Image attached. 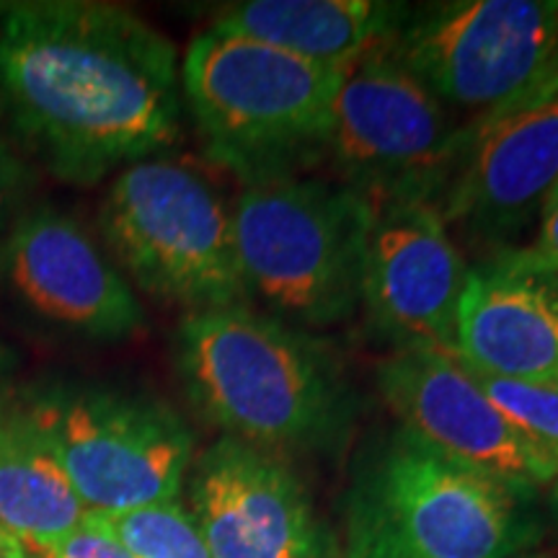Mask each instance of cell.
Returning <instances> with one entry per match:
<instances>
[{
  "mask_svg": "<svg viewBox=\"0 0 558 558\" xmlns=\"http://www.w3.org/2000/svg\"><path fill=\"white\" fill-rule=\"evenodd\" d=\"M0 99L60 179L94 184L181 135L177 50L122 5L37 0L0 16Z\"/></svg>",
  "mask_w": 558,
  "mask_h": 558,
  "instance_id": "cell-1",
  "label": "cell"
},
{
  "mask_svg": "<svg viewBox=\"0 0 558 558\" xmlns=\"http://www.w3.org/2000/svg\"><path fill=\"white\" fill-rule=\"evenodd\" d=\"M177 362L192 407L259 450L318 448L352 414V390L329 349L246 303L186 313Z\"/></svg>",
  "mask_w": 558,
  "mask_h": 558,
  "instance_id": "cell-2",
  "label": "cell"
},
{
  "mask_svg": "<svg viewBox=\"0 0 558 558\" xmlns=\"http://www.w3.org/2000/svg\"><path fill=\"white\" fill-rule=\"evenodd\" d=\"M347 70L207 29L186 50L181 94L207 156L248 184L318 163Z\"/></svg>",
  "mask_w": 558,
  "mask_h": 558,
  "instance_id": "cell-3",
  "label": "cell"
},
{
  "mask_svg": "<svg viewBox=\"0 0 558 558\" xmlns=\"http://www.w3.org/2000/svg\"><path fill=\"white\" fill-rule=\"evenodd\" d=\"M373 215V202L333 181H248L233 207L246 295L298 329L349 318L362 303Z\"/></svg>",
  "mask_w": 558,
  "mask_h": 558,
  "instance_id": "cell-4",
  "label": "cell"
},
{
  "mask_svg": "<svg viewBox=\"0 0 558 558\" xmlns=\"http://www.w3.org/2000/svg\"><path fill=\"white\" fill-rule=\"evenodd\" d=\"M520 494L399 429L354 481L344 558H507L527 546Z\"/></svg>",
  "mask_w": 558,
  "mask_h": 558,
  "instance_id": "cell-5",
  "label": "cell"
},
{
  "mask_svg": "<svg viewBox=\"0 0 558 558\" xmlns=\"http://www.w3.org/2000/svg\"><path fill=\"white\" fill-rule=\"evenodd\" d=\"M101 230L140 290L190 311L246 300L233 209L192 166L145 158L114 179Z\"/></svg>",
  "mask_w": 558,
  "mask_h": 558,
  "instance_id": "cell-6",
  "label": "cell"
},
{
  "mask_svg": "<svg viewBox=\"0 0 558 558\" xmlns=\"http://www.w3.org/2000/svg\"><path fill=\"white\" fill-rule=\"evenodd\" d=\"M435 94L386 52L352 62L333 101L320 160L337 184L383 205L416 199L442 205L469 143Z\"/></svg>",
  "mask_w": 558,
  "mask_h": 558,
  "instance_id": "cell-7",
  "label": "cell"
},
{
  "mask_svg": "<svg viewBox=\"0 0 558 558\" xmlns=\"http://www.w3.org/2000/svg\"><path fill=\"white\" fill-rule=\"evenodd\" d=\"M88 512L177 501L194 435L177 411L114 388L52 383L21 396Z\"/></svg>",
  "mask_w": 558,
  "mask_h": 558,
  "instance_id": "cell-8",
  "label": "cell"
},
{
  "mask_svg": "<svg viewBox=\"0 0 558 558\" xmlns=\"http://www.w3.org/2000/svg\"><path fill=\"white\" fill-rule=\"evenodd\" d=\"M383 47L445 107L499 114L558 68V0L429 3Z\"/></svg>",
  "mask_w": 558,
  "mask_h": 558,
  "instance_id": "cell-9",
  "label": "cell"
},
{
  "mask_svg": "<svg viewBox=\"0 0 558 558\" xmlns=\"http://www.w3.org/2000/svg\"><path fill=\"white\" fill-rule=\"evenodd\" d=\"M378 388L401 429L439 456L525 497L556 471L509 427L476 375L437 349H399L378 367Z\"/></svg>",
  "mask_w": 558,
  "mask_h": 558,
  "instance_id": "cell-10",
  "label": "cell"
},
{
  "mask_svg": "<svg viewBox=\"0 0 558 558\" xmlns=\"http://www.w3.org/2000/svg\"><path fill=\"white\" fill-rule=\"evenodd\" d=\"M465 279L469 267L437 205H375L362 271V303L375 329L399 349L452 354Z\"/></svg>",
  "mask_w": 558,
  "mask_h": 558,
  "instance_id": "cell-11",
  "label": "cell"
},
{
  "mask_svg": "<svg viewBox=\"0 0 558 558\" xmlns=\"http://www.w3.org/2000/svg\"><path fill=\"white\" fill-rule=\"evenodd\" d=\"M190 492L213 558H333L308 492L275 452L222 437L197 458Z\"/></svg>",
  "mask_w": 558,
  "mask_h": 558,
  "instance_id": "cell-12",
  "label": "cell"
},
{
  "mask_svg": "<svg viewBox=\"0 0 558 558\" xmlns=\"http://www.w3.org/2000/svg\"><path fill=\"white\" fill-rule=\"evenodd\" d=\"M558 184V90L469 128L463 158L439 213L473 241L507 248L541 218Z\"/></svg>",
  "mask_w": 558,
  "mask_h": 558,
  "instance_id": "cell-13",
  "label": "cell"
},
{
  "mask_svg": "<svg viewBox=\"0 0 558 558\" xmlns=\"http://www.w3.org/2000/svg\"><path fill=\"white\" fill-rule=\"evenodd\" d=\"M3 277L26 311L88 339H124L145 313L88 230L54 207H34L0 251Z\"/></svg>",
  "mask_w": 558,
  "mask_h": 558,
  "instance_id": "cell-14",
  "label": "cell"
},
{
  "mask_svg": "<svg viewBox=\"0 0 558 558\" xmlns=\"http://www.w3.org/2000/svg\"><path fill=\"white\" fill-rule=\"evenodd\" d=\"M452 357L488 378L558 383V277L499 256L469 269Z\"/></svg>",
  "mask_w": 558,
  "mask_h": 558,
  "instance_id": "cell-15",
  "label": "cell"
},
{
  "mask_svg": "<svg viewBox=\"0 0 558 558\" xmlns=\"http://www.w3.org/2000/svg\"><path fill=\"white\" fill-rule=\"evenodd\" d=\"M409 5L383 0H246L209 29L262 41L298 58L352 65L399 32Z\"/></svg>",
  "mask_w": 558,
  "mask_h": 558,
  "instance_id": "cell-16",
  "label": "cell"
},
{
  "mask_svg": "<svg viewBox=\"0 0 558 558\" xmlns=\"http://www.w3.org/2000/svg\"><path fill=\"white\" fill-rule=\"evenodd\" d=\"M88 509L19 401L0 409V525L41 558L83 525Z\"/></svg>",
  "mask_w": 558,
  "mask_h": 558,
  "instance_id": "cell-17",
  "label": "cell"
},
{
  "mask_svg": "<svg viewBox=\"0 0 558 558\" xmlns=\"http://www.w3.org/2000/svg\"><path fill=\"white\" fill-rule=\"evenodd\" d=\"M88 520L114 535L135 558H213L197 520L179 499L130 512H88Z\"/></svg>",
  "mask_w": 558,
  "mask_h": 558,
  "instance_id": "cell-18",
  "label": "cell"
},
{
  "mask_svg": "<svg viewBox=\"0 0 558 558\" xmlns=\"http://www.w3.org/2000/svg\"><path fill=\"white\" fill-rule=\"evenodd\" d=\"M476 380L494 409L507 418L509 427L558 473V383L488 378V375H476Z\"/></svg>",
  "mask_w": 558,
  "mask_h": 558,
  "instance_id": "cell-19",
  "label": "cell"
},
{
  "mask_svg": "<svg viewBox=\"0 0 558 558\" xmlns=\"http://www.w3.org/2000/svg\"><path fill=\"white\" fill-rule=\"evenodd\" d=\"M538 233L527 246L499 251V259L533 275L558 277V184L541 209Z\"/></svg>",
  "mask_w": 558,
  "mask_h": 558,
  "instance_id": "cell-20",
  "label": "cell"
},
{
  "mask_svg": "<svg viewBox=\"0 0 558 558\" xmlns=\"http://www.w3.org/2000/svg\"><path fill=\"white\" fill-rule=\"evenodd\" d=\"M41 558H135L128 548L122 546L114 535L107 530L94 525V522L83 520L81 527H75L68 538L54 543L50 550H45Z\"/></svg>",
  "mask_w": 558,
  "mask_h": 558,
  "instance_id": "cell-21",
  "label": "cell"
},
{
  "mask_svg": "<svg viewBox=\"0 0 558 558\" xmlns=\"http://www.w3.org/2000/svg\"><path fill=\"white\" fill-rule=\"evenodd\" d=\"M13 179H16V169H13L9 153H5L3 145H0V228H3L5 205H9V197H11V190H13Z\"/></svg>",
  "mask_w": 558,
  "mask_h": 558,
  "instance_id": "cell-22",
  "label": "cell"
},
{
  "mask_svg": "<svg viewBox=\"0 0 558 558\" xmlns=\"http://www.w3.org/2000/svg\"><path fill=\"white\" fill-rule=\"evenodd\" d=\"M0 558H37V556H34L24 543L13 538L9 530L0 525Z\"/></svg>",
  "mask_w": 558,
  "mask_h": 558,
  "instance_id": "cell-23",
  "label": "cell"
},
{
  "mask_svg": "<svg viewBox=\"0 0 558 558\" xmlns=\"http://www.w3.org/2000/svg\"><path fill=\"white\" fill-rule=\"evenodd\" d=\"M11 369H13L11 352L3 344H0V409H3L5 403L11 401L9 399V375H11Z\"/></svg>",
  "mask_w": 558,
  "mask_h": 558,
  "instance_id": "cell-24",
  "label": "cell"
},
{
  "mask_svg": "<svg viewBox=\"0 0 558 558\" xmlns=\"http://www.w3.org/2000/svg\"><path fill=\"white\" fill-rule=\"evenodd\" d=\"M550 90H558V68L554 70V75H550V78L543 83V86L535 90L533 96H530V99H535V96H543V94H550Z\"/></svg>",
  "mask_w": 558,
  "mask_h": 558,
  "instance_id": "cell-25",
  "label": "cell"
},
{
  "mask_svg": "<svg viewBox=\"0 0 558 558\" xmlns=\"http://www.w3.org/2000/svg\"><path fill=\"white\" fill-rule=\"evenodd\" d=\"M507 558H550V556H541V554H512V556H507Z\"/></svg>",
  "mask_w": 558,
  "mask_h": 558,
  "instance_id": "cell-26",
  "label": "cell"
},
{
  "mask_svg": "<svg viewBox=\"0 0 558 558\" xmlns=\"http://www.w3.org/2000/svg\"><path fill=\"white\" fill-rule=\"evenodd\" d=\"M554 501H556V509H558V473H556V478H554Z\"/></svg>",
  "mask_w": 558,
  "mask_h": 558,
  "instance_id": "cell-27",
  "label": "cell"
}]
</instances>
